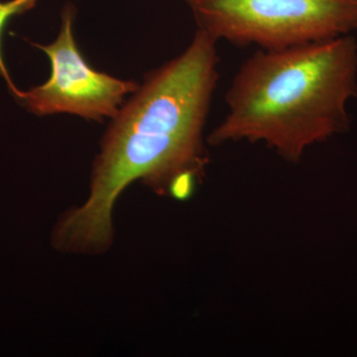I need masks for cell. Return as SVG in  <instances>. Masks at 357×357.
<instances>
[{"mask_svg": "<svg viewBox=\"0 0 357 357\" xmlns=\"http://www.w3.org/2000/svg\"><path fill=\"white\" fill-rule=\"evenodd\" d=\"M37 0H9V1H0V77L6 79L9 91L15 96L16 100H20L22 91L16 88L13 79L9 76L3 55H2L1 37L4 28L11 17L27 13L36 6Z\"/></svg>", "mask_w": 357, "mask_h": 357, "instance_id": "cell-5", "label": "cell"}, {"mask_svg": "<svg viewBox=\"0 0 357 357\" xmlns=\"http://www.w3.org/2000/svg\"><path fill=\"white\" fill-rule=\"evenodd\" d=\"M356 96L354 35L257 49L234 75L225 93L227 114L208 142H264L296 163L312 145L349 128L347 107Z\"/></svg>", "mask_w": 357, "mask_h": 357, "instance_id": "cell-2", "label": "cell"}, {"mask_svg": "<svg viewBox=\"0 0 357 357\" xmlns=\"http://www.w3.org/2000/svg\"><path fill=\"white\" fill-rule=\"evenodd\" d=\"M217 46L197 30L189 46L148 74L123 103L103 136L89 198L56 225L52 243L57 250H107L115 202L134 181L177 198L190 194L206 163L203 133L220 77Z\"/></svg>", "mask_w": 357, "mask_h": 357, "instance_id": "cell-1", "label": "cell"}, {"mask_svg": "<svg viewBox=\"0 0 357 357\" xmlns=\"http://www.w3.org/2000/svg\"><path fill=\"white\" fill-rule=\"evenodd\" d=\"M198 29L220 42L281 50L352 35L357 0H187Z\"/></svg>", "mask_w": 357, "mask_h": 357, "instance_id": "cell-3", "label": "cell"}, {"mask_svg": "<svg viewBox=\"0 0 357 357\" xmlns=\"http://www.w3.org/2000/svg\"><path fill=\"white\" fill-rule=\"evenodd\" d=\"M75 11L65 8L58 37L53 43H31L43 51L51 63L48 81L22 91L20 102L32 114H69L88 121L114 119L126 98L139 84L98 72L77 48L74 36Z\"/></svg>", "mask_w": 357, "mask_h": 357, "instance_id": "cell-4", "label": "cell"}]
</instances>
